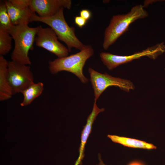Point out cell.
Wrapping results in <instances>:
<instances>
[{
  "label": "cell",
  "mask_w": 165,
  "mask_h": 165,
  "mask_svg": "<svg viewBox=\"0 0 165 165\" xmlns=\"http://www.w3.org/2000/svg\"><path fill=\"white\" fill-rule=\"evenodd\" d=\"M74 21L75 24L81 28L86 25L87 21L80 16H75Z\"/></svg>",
  "instance_id": "17"
},
{
  "label": "cell",
  "mask_w": 165,
  "mask_h": 165,
  "mask_svg": "<svg viewBox=\"0 0 165 165\" xmlns=\"http://www.w3.org/2000/svg\"><path fill=\"white\" fill-rule=\"evenodd\" d=\"M13 25L8 13L6 5L3 2L0 4V28L8 30Z\"/></svg>",
  "instance_id": "16"
},
{
  "label": "cell",
  "mask_w": 165,
  "mask_h": 165,
  "mask_svg": "<svg viewBox=\"0 0 165 165\" xmlns=\"http://www.w3.org/2000/svg\"><path fill=\"white\" fill-rule=\"evenodd\" d=\"M94 53L90 45H87L84 49L70 56L57 58L49 62L50 73L56 74L60 72L65 71L72 73L77 77L83 83H86L88 79L83 74V68L86 61Z\"/></svg>",
  "instance_id": "4"
},
{
  "label": "cell",
  "mask_w": 165,
  "mask_h": 165,
  "mask_svg": "<svg viewBox=\"0 0 165 165\" xmlns=\"http://www.w3.org/2000/svg\"><path fill=\"white\" fill-rule=\"evenodd\" d=\"M88 72L94 90V101H97L102 93L110 86L118 87L127 92L134 89V84L129 80L114 77L106 72L102 74L91 68H89Z\"/></svg>",
  "instance_id": "6"
},
{
  "label": "cell",
  "mask_w": 165,
  "mask_h": 165,
  "mask_svg": "<svg viewBox=\"0 0 165 165\" xmlns=\"http://www.w3.org/2000/svg\"><path fill=\"white\" fill-rule=\"evenodd\" d=\"M13 38L8 30L0 28V55L3 56L11 50Z\"/></svg>",
  "instance_id": "15"
},
{
  "label": "cell",
  "mask_w": 165,
  "mask_h": 165,
  "mask_svg": "<svg viewBox=\"0 0 165 165\" xmlns=\"http://www.w3.org/2000/svg\"><path fill=\"white\" fill-rule=\"evenodd\" d=\"M105 108H99L96 104V101H94L91 113L88 116L86 123L84 126L81 136V142L79 148V155L75 165L80 164L84 156L85 146L88 138L91 132L92 125L94 121L98 114L104 111Z\"/></svg>",
  "instance_id": "11"
},
{
  "label": "cell",
  "mask_w": 165,
  "mask_h": 165,
  "mask_svg": "<svg viewBox=\"0 0 165 165\" xmlns=\"http://www.w3.org/2000/svg\"><path fill=\"white\" fill-rule=\"evenodd\" d=\"M9 82L13 95L21 92L33 83L34 78L30 66L13 61L8 62Z\"/></svg>",
  "instance_id": "7"
},
{
  "label": "cell",
  "mask_w": 165,
  "mask_h": 165,
  "mask_svg": "<svg viewBox=\"0 0 165 165\" xmlns=\"http://www.w3.org/2000/svg\"><path fill=\"white\" fill-rule=\"evenodd\" d=\"M38 27L35 39L37 46L43 48L57 56L58 58L68 56V48L61 43L53 30L51 28Z\"/></svg>",
  "instance_id": "8"
},
{
  "label": "cell",
  "mask_w": 165,
  "mask_h": 165,
  "mask_svg": "<svg viewBox=\"0 0 165 165\" xmlns=\"http://www.w3.org/2000/svg\"><path fill=\"white\" fill-rule=\"evenodd\" d=\"M148 16L143 5L134 6L128 13L113 16L104 32L103 47L107 50L127 31L130 25L135 20L144 19Z\"/></svg>",
  "instance_id": "1"
},
{
  "label": "cell",
  "mask_w": 165,
  "mask_h": 165,
  "mask_svg": "<svg viewBox=\"0 0 165 165\" xmlns=\"http://www.w3.org/2000/svg\"><path fill=\"white\" fill-rule=\"evenodd\" d=\"M64 8L62 7L56 14L49 17H41L35 13L31 18L30 22H41L49 26L54 31L58 39L65 43L69 52L72 48L80 51L83 50L87 45L76 36L75 28L69 26L67 23L64 14Z\"/></svg>",
  "instance_id": "3"
},
{
  "label": "cell",
  "mask_w": 165,
  "mask_h": 165,
  "mask_svg": "<svg viewBox=\"0 0 165 165\" xmlns=\"http://www.w3.org/2000/svg\"><path fill=\"white\" fill-rule=\"evenodd\" d=\"M107 137L113 142L130 148L144 149H156V147L153 144L145 141L114 135L108 134Z\"/></svg>",
  "instance_id": "13"
},
{
  "label": "cell",
  "mask_w": 165,
  "mask_h": 165,
  "mask_svg": "<svg viewBox=\"0 0 165 165\" xmlns=\"http://www.w3.org/2000/svg\"><path fill=\"white\" fill-rule=\"evenodd\" d=\"M165 52V44L163 42L129 55H118L107 52H101L99 55L103 64L108 70H111L120 65L143 57L155 59Z\"/></svg>",
  "instance_id": "5"
},
{
  "label": "cell",
  "mask_w": 165,
  "mask_h": 165,
  "mask_svg": "<svg viewBox=\"0 0 165 165\" xmlns=\"http://www.w3.org/2000/svg\"><path fill=\"white\" fill-rule=\"evenodd\" d=\"M128 165H144L138 161H134L130 163Z\"/></svg>",
  "instance_id": "20"
},
{
  "label": "cell",
  "mask_w": 165,
  "mask_h": 165,
  "mask_svg": "<svg viewBox=\"0 0 165 165\" xmlns=\"http://www.w3.org/2000/svg\"><path fill=\"white\" fill-rule=\"evenodd\" d=\"M3 2L13 25H28L31 16L35 13L30 7V0H8Z\"/></svg>",
  "instance_id": "9"
},
{
  "label": "cell",
  "mask_w": 165,
  "mask_h": 165,
  "mask_svg": "<svg viewBox=\"0 0 165 165\" xmlns=\"http://www.w3.org/2000/svg\"><path fill=\"white\" fill-rule=\"evenodd\" d=\"M71 0H30V6L34 12L41 17H49L56 14L62 7L70 9Z\"/></svg>",
  "instance_id": "10"
},
{
  "label": "cell",
  "mask_w": 165,
  "mask_h": 165,
  "mask_svg": "<svg viewBox=\"0 0 165 165\" xmlns=\"http://www.w3.org/2000/svg\"><path fill=\"white\" fill-rule=\"evenodd\" d=\"M80 16L87 21L90 19L91 16V13L89 10L83 9L81 10L79 12Z\"/></svg>",
  "instance_id": "18"
},
{
  "label": "cell",
  "mask_w": 165,
  "mask_h": 165,
  "mask_svg": "<svg viewBox=\"0 0 165 165\" xmlns=\"http://www.w3.org/2000/svg\"><path fill=\"white\" fill-rule=\"evenodd\" d=\"M44 90L43 84L38 82L31 84L21 92L24 96L20 105L24 106L30 104L35 98L40 96Z\"/></svg>",
  "instance_id": "14"
},
{
  "label": "cell",
  "mask_w": 165,
  "mask_h": 165,
  "mask_svg": "<svg viewBox=\"0 0 165 165\" xmlns=\"http://www.w3.org/2000/svg\"><path fill=\"white\" fill-rule=\"evenodd\" d=\"M98 159L99 162L98 164L97 165H106L103 162L101 159V156L100 154H98Z\"/></svg>",
  "instance_id": "19"
},
{
  "label": "cell",
  "mask_w": 165,
  "mask_h": 165,
  "mask_svg": "<svg viewBox=\"0 0 165 165\" xmlns=\"http://www.w3.org/2000/svg\"><path fill=\"white\" fill-rule=\"evenodd\" d=\"M38 29V26L31 28L27 24H21L13 25L8 31L15 43L11 55L12 61L26 65L31 64L28 53L33 49Z\"/></svg>",
  "instance_id": "2"
},
{
  "label": "cell",
  "mask_w": 165,
  "mask_h": 165,
  "mask_svg": "<svg viewBox=\"0 0 165 165\" xmlns=\"http://www.w3.org/2000/svg\"><path fill=\"white\" fill-rule=\"evenodd\" d=\"M8 62L0 55V101H6L10 98L13 94L10 85L8 74Z\"/></svg>",
  "instance_id": "12"
}]
</instances>
